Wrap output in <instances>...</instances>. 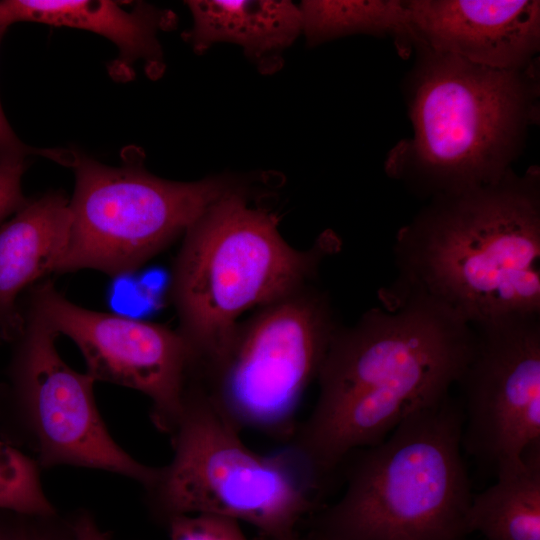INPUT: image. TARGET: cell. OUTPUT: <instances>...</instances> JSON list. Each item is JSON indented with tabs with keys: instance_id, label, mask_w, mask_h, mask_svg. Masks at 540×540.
<instances>
[{
	"instance_id": "5",
	"label": "cell",
	"mask_w": 540,
	"mask_h": 540,
	"mask_svg": "<svg viewBox=\"0 0 540 540\" xmlns=\"http://www.w3.org/2000/svg\"><path fill=\"white\" fill-rule=\"evenodd\" d=\"M463 412L450 394L356 450L341 497L313 518L309 540H467L471 484Z\"/></svg>"
},
{
	"instance_id": "19",
	"label": "cell",
	"mask_w": 540,
	"mask_h": 540,
	"mask_svg": "<svg viewBox=\"0 0 540 540\" xmlns=\"http://www.w3.org/2000/svg\"><path fill=\"white\" fill-rule=\"evenodd\" d=\"M166 526L169 540H250L239 522L214 515H182Z\"/></svg>"
},
{
	"instance_id": "16",
	"label": "cell",
	"mask_w": 540,
	"mask_h": 540,
	"mask_svg": "<svg viewBox=\"0 0 540 540\" xmlns=\"http://www.w3.org/2000/svg\"><path fill=\"white\" fill-rule=\"evenodd\" d=\"M496 482L473 494L469 534L483 540H540V446L496 471Z\"/></svg>"
},
{
	"instance_id": "12",
	"label": "cell",
	"mask_w": 540,
	"mask_h": 540,
	"mask_svg": "<svg viewBox=\"0 0 540 540\" xmlns=\"http://www.w3.org/2000/svg\"><path fill=\"white\" fill-rule=\"evenodd\" d=\"M405 5L415 45L495 69H525L536 63L537 0H405Z\"/></svg>"
},
{
	"instance_id": "7",
	"label": "cell",
	"mask_w": 540,
	"mask_h": 540,
	"mask_svg": "<svg viewBox=\"0 0 540 540\" xmlns=\"http://www.w3.org/2000/svg\"><path fill=\"white\" fill-rule=\"evenodd\" d=\"M71 229L56 272L131 273L162 251L214 203L245 187L231 177L161 179L142 157L111 167L76 155Z\"/></svg>"
},
{
	"instance_id": "18",
	"label": "cell",
	"mask_w": 540,
	"mask_h": 540,
	"mask_svg": "<svg viewBox=\"0 0 540 540\" xmlns=\"http://www.w3.org/2000/svg\"><path fill=\"white\" fill-rule=\"evenodd\" d=\"M40 466L19 447L0 438V510L29 516H54L40 479Z\"/></svg>"
},
{
	"instance_id": "10",
	"label": "cell",
	"mask_w": 540,
	"mask_h": 540,
	"mask_svg": "<svg viewBox=\"0 0 540 540\" xmlns=\"http://www.w3.org/2000/svg\"><path fill=\"white\" fill-rule=\"evenodd\" d=\"M471 326L473 348L457 382L462 448L496 472L540 446V315Z\"/></svg>"
},
{
	"instance_id": "9",
	"label": "cell",
	"mask_w": 540,
	"mask_h": 540,
	"mask_svg": "<svg viewBox=\"0 0 540 540\" xmlns=\"http://www.w3.org/2000/svg\"><path fill=\"white\" fill-rule=\"evenodd\" d=\"M57 335L29 310L10 366L9 407L0 413L40 467L112 472L140 483L156 468L134 459L110 435L95 402V380L59 355Z\"/></svg>"
},
{
	"instance_id": "24",
	"label": "cell",
	"mask_w": 540,
	"mask_h": 540,
	"mask_svg": "<svg viewBox=\"0 0 540 540\" xmlns=\"http://www.w3.org/2000/svg\"><path fill=\"white\" fill-rule=\"evenodd\" d=\"M19 513L0 510V540H10Z\"/></svg>"
},
{
	"instance_id": "21",
	"label": "cell",
	"mask_w": 540,
	"mask_h": 540,
	"mask_svg": "<svg viewBox=\"0 0 540 540\" xmlns=\"http://www.w3.org/2000/svg\"><path fill=\"white\" fill-rule=\"evenodd\" d=\"M24 170L22 158L0 159V225L27 202L21 189Z\"/></svg>"
},
{
	"instance_id": "17",
	"label": "cell",
	"mask_w": 540,
	"mask_h": 540,
	"mask_svg": "<svg viewBox=\"0 0 540 540\" xmlns=\"http://www.w3.org/2000/svg\"><path fill=\"white\" fill-rule=\"evenodd\" d=\"M302 33L307 44L354 34L391 36L401 55L416 43L405 1L402 0H307L300 3Z\"/></svg>"
},
{
	"instance_id": "1",
	"label": "cell",
	"mask_w": 540,
	"mask_h": 540,
	"mask_svg": "<svg viewBox=\"0 0 540 540\" xmlns=\"http://www.w3.org/2000/svg\"><path fill=\"white\" fill-rule=\"evenodd\" d=\"M380 296V306L336 330L314 408L291 437L319 487L350 454L448 396L472 352L471 324L445 305L396 283Z\"/></svg>"
},
{
	"instance_id": "11",
	"label": "cell",
	"mask_w": 540,
	"mask_h": 540,
	"mask_svg": "<svg viewBox=\"0 0 540 540\" xmlns=\"http://www.w3.org/2000/svg\"><path fill=\"white\" fill-rule=\"evenodd\" d=\"M30 311L57 336L76 344L95 381L146 395L153 423L170 433L182 411L192 369L190 348L177 329L81 307L50 281L32 292Z\"/></svg>"
},
{
	"instance_id": "13",
	"label": "cell",
	"mask_w": 540,
	"mask_h": 540,
	"mask_svg": "<svg viewBox=\"0 0 540 540\" xmlns=\"http://www.w3.org/2000/svg\"><path fill=\"white\" fill-rule=\"evenodd\" d=\"M20 21L38 22L89 30L112 41L120 51L121 65L115 77H130L133 64L144 61L149 76H159L164 68L157 33L172 27L171 12L139 4L127 11L112 1H0V29Z\"/></svg>"
},
{
	"instance_id": "25",
	"label": "cell",
	"mask_w": 540,
	"mask_h": 540,
	"mask_svg": "<svg viewBox=\"0 0 540 540\" xmlns=\"http://www.w3.org/2000/svg\"><path fill=\"white\" fill-rule=\"evenodd\" d=\"M6 339H9V336L4 330V328L2 327V325L0 324V340H6Z\"/></svg>"
},
{
	"instance_id": "3",
	"label": "cell",
	"mask_w": 540,
	"mask_h": 540,
	"mask_svg": "<svg viewBox=\"0 0 540 540\" xmlns=\"http://www.w3.org/2000/svg\"><path fill=\"white\" fill-rule=\"evenodd\" d=\"M414 49L406 82L413 136L391 150L387 174L430 198L499 181L538 118L536 63L495 69Z\"/></svg>"
},
{
	"instance_id": "4",
	"label": "cell",
	"mask_w": 540,
	"mask_h": 540,
	"mask_svg": "<svg viewBox=\"0 0 540 540\" xmlns=\"http://www.w3.org/2000/svg\"><path fill=\"white\" fill-rule=\"evenodd\" d=\"M183 237L169 294L196 377L219 364L244 313L308 284L321 261L339 247L330 232L308 249L293 247L275 214L249 204L247 188L210 206Z\"/></svg>"
},
{
	"instance_id": "23",
	"label": "cell",
	"mask_w": 540,
	"mask_h": 540,
	"mask_svg": "<svg viewBox=\"0 0 540 540\" xmlns=\"http://www.w3.org/2000/svg\"><path fill=\"white\" fill-rule=\"evenodd\" d=\"M4 30L0 29V37ZM30 149L23 146L9 126L0 105V159L22 158Z\"/></svg>"
},
{
	"instance_id": "14",
	"label": "cell",
	"mask_w": 540,
	"mask_h": 540,
	"mask_svg": "<svg viewBox=\"0 0 540 540\" xmlns=\"http://www.w3.org/2000/svg\"><path fill=\"white\" fill-rule=\"evenodd\" d=\"M70 229V199L61 192L27 201L0 225V324L9 338L23 327L15 307L18 294L56 271Z\"/></svg>"
},
{
	"instance_id": "22",
	"label": "cell",
	"mask_w": 540,
	"mask_h": 540,
	"mask_svg": "<svg viewBox=\"0 0 540 540\" xmlns=\"http://www.w3.org/2000/svg\"><path fill=\"white\" fill-rule=\"evenodd\" d=\"M73 540H111L86 510L76 512L70 519Z\"/></svg>"
},
{
	"instance_id": "2",
	"label": "cell",
	"mask_w": 540,
	"mask_h": 540,
	"mask_svg": "<svg viewBox=\"0 0 540 540\" xmlns=\"http://www.w3.org/2000/svg\"><path fill=\"white\" fill-rule=\"evenodd\" d=\"M396 284L468 323L540 315V175L431 198L396 236Z\"/></svg>"
},
{
	"instance_id": "6",
	"label": "cell",
	"mask_w": 540,
	"mask_h": 540,
	"mask_svg": "<svg viewBox=\"0 0 540 540\" xmlns=\"http://www.w3.org/2000/svg\"><path fill=\"white\" fill-rule=\"evenodd\" d=\"M201 386L188 384L170 431L171 461L145 487L153 516L166 524L182 515H214L247 523L264 540H291L315 509L318 489L289 449L261 454Z\"/></svg>"
},
{
	"instance_id": "20",
	"label": "cell",
	"mask_w": 540,
	"mask_h": 540,
	"mask_svg": "<svg viewBox=\"0 0 540 540\" xmlns=\"http://www.w3.org/2000/svg\"><path fill=\"white\" fill-rule=\"evenodd\" d=\"M10 540H73L69 519L20 514Z\"/></svg>"
},
{
	"instance_id": "15",
	"label": "cell",
	"mask_w": 540,
	"mask_h": 540,
	"mask_svg": "<svg viewBox=\"0 0 540 540\" xmlns=\"http://www.w3.org/2000/svg\"><path fill=\"white\" fill-rule=\"evenodd\" d=\"M192 28L184 34L197 53L225 42L242 47L262 74L283 64V53L302 33L299 6L291 1H187Z\"/></svg>"
},
{
	"instance_id": "26",
	"label": "cell",
	"mask_w": 540,
	"mask_h": 540,
	"mask_svg": "<svg viewBox=\"0 0 540 540\" xmlns=\"http://www.w3.org/2000/svg\"><path fill=\"white\" fill-rule=\"evenodd\" d=\"M291 540H309L307 537H302L300 534L293 537Z\"/></svg>"
},
{
	"instance_id": "8",
	"label": "cell",
	"mask_w": 540,
	"mask_h": 540,
	"mask_svg": "<svg viewBox=\"0 0 540 540\" xmlns=\"http://www.w3.org/2000/svg\"><path fill=\"white\" fill-rule=\"evenodd\" d=\"M309 285L240 320L216 368L194 381L240 429L294 434L300 400L339 327L326 295Z\"/></svg>"
}]
</instances>
